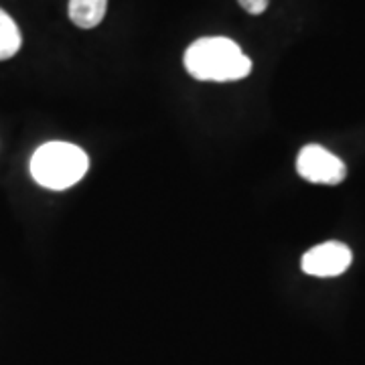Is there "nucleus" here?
Instances as JSON below:
<instances>
[{
    "instance_id": "nucleus-7",
    "label": "nucleus",
    "mask_w": 365,
    "mask_h": 365,
    "mask_svg": "<svg viewBox=\"0 0 365 365\" xmlns=\"http://www.w3.org/2000/svg\"><path fill=\"white\" fill-rule=\"evenodd\" d=\"M237 2L250 14H262L270 4V0H237Z\"/></svg>"
},
{
    "instance_id": "nucleus-6",
    "label": "nucleus",
    "mask_w": 365,
    "mask_h": 365,
    "mask_svg": "<svg viewBox=\"0 0 365 365\" xmlns=\"http://www.w3.org/2000/svg\"><path fill=\"white\" fill-rule=\"evenodd\" d=\"M21 43H23L21 31L13 21V16L0 9V61L16 55L21 49Z\"/></svg>"
},
{
    "instance_id": "nucleus-1",
    "label": "nucleus",
    "mask_w": 365,
    "mask_h": 365,
    "mask_svg": "<svg viewBox=\"0 0 365 365\" xmlns=\"http://www.w3.org/2000/svg\"><path fill=\"white\" fill-rule=\"evenodd\" d=\"M185 69L199 81H237L252 71V59L235 41L203 37L185 51Z\"/></svg>"
},
{
    "instance_id": "nucleus-2",
    "label": "nucleus",
    "mask_w": 365,
    "mask_h": 365,
    "mask_svg": "<svg viewBox=\"0 0 365 365\" xmlns=\"http://www.w3.org/2000/svg\"><path fill=\"white\" fill-rule=\"evenodd\" d=\"M90 169L88 155L71 143H47L31 158V175L41 187L63 191L78 185Z\"/></svg>"
},
{
    "instance_id": "nucleus-3",
    "label": "nucleus",
    "mask_w": 365,
    "mask_h": 365,
    "mask_svg": "<svg viewBox=\"0 0 365 365\" xmlns=\"http://www.w3.org/2000/svg\"><path fill=\"white\" fill-rule=\"evenodd\" d=\"M299 175L317 185H339L347 175V169L339 157L329 153L321 144H307L297 158Z\"/></svg>"
},
{
    "instance_id": "nucleus-5",
    "label": "nucleus",
    "mask_w": 365,
    "mask_h": 365,
    "mask_svg": "<svg viewBox=\"0 0 365 365\" xmlns=\"http://www.w3.org/2000/svg\"><path fill=\"white\" fill-rule=\"evenodd\" d=\"M106 9L108 0H69L67 14L79 29H93L104 21Z\"/></svg>"
},
{
    "instance_id": "nucleus-4",
    "label": "nucleus",
    "mask_w": 365,
    "mask_h": 365,
    "mask_svg": "<svg viewBox=\"0 0 365 365\" xmlns=\"http://www.w3.org/2000/svg\"><path fill=\"white\" fill-rule=\"evenodd\" d=\"M353 262L351 250L341 242H325L321 246L311 248L302 256V270L309 276L331 278L343 274Z\"/></svg>"
}]
</instances>
